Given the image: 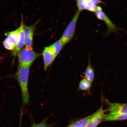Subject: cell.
<instances>
[{
  "label": "cell",
  "mask_w": 127,
  "mask_h": 127,
  "mask_svg": "<svg viewBox=\"0 0 127 127\" xmlns=\"http://www.w3.org/2000/svg\"><path fill=\"white\" fill-rule=\"evenodd\" d=\"M90 56H89L88 64L85 70V78L91 83L94 81L95 78V73L94 70L92 65L90 61Z\"/></svg>",
  "instance_id": "cell-11"
},
{
  "label": "cell",
  "mask_w": 127,
  "mask_h": 127,
  "mask_svg": "<svg viewBox=\"0 0 127 127\" xmlns=\"http://www.w3.org/2000/svg\"><path fill=\"white\" fill-rule=\"evenodd\" d=\"M36 24H35L30 26L24 25L25 45L27 48L33 49V36Z\"/></svg>",
  "instance_id": "cell-5"
},
{
  "label": "cell",
  "mask_w": 127,
  "mask_h": 127,
  "mask_svg": "<svg viewBox=\"0 0 127 127\" xmlns=\"http://www.w3.org/2000/svg\"><path fill=\"white\" fill-rule=\"evenodd\" d=\"M92 83L84 78L80 81L79 85V90L87 91L89 90L91 87Z\"/></svg>",
  "instance_id": "cell-16"
},
{
  "label": "cell",
  "mask_w": 127,
  "mask_h": 127,
  "mask_svg": "<svg viewBox=\"0 0 127 127\" xmlns=\"http://www.w3.org/2000/svg\"><path fill=\"white\" fill-rule=\"evenodd\" d=\"M24 24L23 16H22V20L19 27V36L18 43L15 49L13 52V55L14 56L17 54L18 52L23 48L24 46L25 45V36L24 33Z\"/></svg>",
  "instance_id": "cell-9"
},
{
  "label": "cell",
  "mask_w": 127,
  "mask_h": 127,
  "mask_svg": "<svg viewBox=\"0 0 127 127\" xmlns=\"http://www.w3.org/2000/svg\"><path fill=\"white\" fill-rule=\"evenodd\" d=\"M106 111L101 106L93 116L87 127H96L101 122L104 121Z\"/></svg>",
  "instance_id": "cell-8"
},
{
  "label": "cell",
  "mask_w": 127,
  "mask_h": 127,
  "mask_svg": "<svg viewBox=\"0 0 127 127\" xmlns=\"http://www.w3.org/2000/svg\"><path fill=\"white\" fill-rule=\"evenodd\" d=\"M30 66L18 67L16 77L21 90L23 106L29 104L30 94L28 89Z\"/></svg>",
  "instance_id": "cell-1"
},
{
  "label": "cell",
  "mask_w": 127,
  "mask_h": 127,
  "mask_svg": "<svg viewBox=\"0 0 127 127\" xmlns=\"http://www.w3.org/2000/svg\"><path fill=\"white\" fill-rule=\"evenodd\" d=\"M51 45L53 49L54 54L56 58L65 44L60 39Z\"/></svg>",
  "instance_id": "cell-14"
},
{
  "label": "cell",
  "mask_w": 127,
  "mask_h": 127,
  "mask_svg": "<svg viewBox=\"0 0 127 127\" xmlns=\"http://www.w3.org/2000/svg\"><path fill=\"white\" fill-rule=\"evenodd\" d=\"M41 55L33 50L24 48L17 54L18 55V67L30 66L35 60Z\"/></svg>",
  "instance_id": "cell-2"
},
{
  "label": "cell",
  "mask_w": 127,
  "mask_h": 127,
  "mask_svg": "<svg viewBox=\"0 0 127 127\" xmlns=\"http://www.w3.org/2000/svg\"><path fill=\"white\" fill-rule=\"evenodd\" d=\"M93 114L73 122L67 127H87L92 118Z\"/></svg>",
  "instance_id": "cell-12"
},
{
  "label": "cell",
  "mask_w": 127,
  "mask_h": 127,
  "mask_svg": "<svg viewBox=\"0 0 127 127\" xmlns=\"http://www.w3.org/2000/svg\"><path fill=\"white\" fill-rule=\"evenodd\" d=\"M49 117H46L42 122L38 124H36L33 122L31 127H47L48 125L47 124V122Z\"/></svg>",
  "instance_id": "cell-17"
},
{
  "label": "cell",
  "mask_w": 127,
  "mask_h": 127,
  "mask_svg": "<svg viewBox=\"0 0 127 127\" xmlns=\"http://www.w3.org/2000/svg\"><path fill=\"white\" fill-rule=\"evenodd\" d=\"M2 43L4 47L7 50H13L15 48L14 46L11 44L6 38L3 41Z\"/></svg>",
  "instance_id": "cell-18"
},
{
  "label": "cell",
  "mask_w": 127,
  "mask_h": 127,
  "mask_svg": "<svg viewBox=\"0 0 127 127\" xmlns=\"http://www.w3.org/2000/svg\"><path fill=\"white\" fill-rule=\"evenodd\" d=\"M5 35L7 36L6 38L15 48L18 43L19 36L18 28L15 31L8 32L5 33Z\"/></svg>",
  "instance_id": "cell-10"
},
{
  "label": "cell",
  "mask_w": 127,
  "mask_h": 127,
  "mask_svg": "<svg viewBox=\"0 0 127 127\" xmlns=\"http://www.w3.org/2000/svg\"><path fill=\"white\" fill-rule=\"evenodd\" d=\"M80 12L77 10L73 17L65 30L60 39L65 44L68 43L73 38L75 32L76 25L80 15Z\"/></svg>",
  "instance_id": "cell-3"
},
{
  "label": "cell",
  "mask_w": 127,
  "mask_h": 127,
  "mask_svg": "<svg viewBox=\"0 0 127 127\" xmlns=\"http://www.w3.org/2000/svg\"><path fill=\"white\" fill-rule=\"evenodd\" d=\"M78 10L80 12L85 9V1L84 0H79L77 1Z\"/></svg>",
  "instance_id": "cell-19"
},
{
  "label": "cell",
  "mask_w": 127,
  "mask_h": 127,
  "mask_svg": "<svg viewBox=\"0 0 127 127\" xmlns=\"http://www.w3.org/2000/svg\"><path fill=\"white\" fill-rule=\"evenodd\" d=\"M127 120V114L111 115L108 114L105 117L104 121H112Z\"/></svg>",
  "instance_id": "cell-13"
},
{
  "label": "cell",
  "mask_w": 127,
  "mask_h": 127,
  "mask_svg": "<svg viewBox=\"0 0 127 127\" xmlns=\"http://www.w3.org/2000/svg\"><path fill=\"white\" fill-rule=\"evenodd\" d=\"M95 13L97 18L100 20L103 21L105 23L107 27V33L108 34L112 33L117 32L121 29L112 23L110 19L103 11L102 8L98 6L97 9Z\"/></svg>",
  "instance_id": "cell-4"
},
{
  "label": "cell",
  "mask_w": 127,
  "mask_h": 127,
  "mask_svg": "<svg viewBox=\"0 0 127 127\" xmlns=\"http://www.w3.org/2000/svg\"><path fill=\"white\" fill-rule=\"evenodd\" d=\"M85 9L90 12H95L97 9L98 6L96 0H85Z\"/></svg>",
  "instance_id": "cell-15"
},
{
  "label": "cell",
  "mask_w": 127,
  "mask_h": 127,
  "mask_svg": "<svg viewBox=\"0 0 127 127\" xmlns=\"http://www.w3.org/2000/svg\"><path fill=\"white\" fill-rule=\"evenodd\" d=\"M20 125H20V127H20Z\"/></svg>",
  "instance_id": "cell-20"
},
{
  "label": "cell",
  "mask_w": 127,
  "mask_h": 127,
  "mask_svg": "<svg viewBox=\"0 0 127 127\" xmlns=\"http://www.w3.org/2000/svg\"><path fill=\"white\" fill-rule=\"evenodd\" d=\"M105 101L108 105L109 114L111 115L127 114V104L110 102L106 99Z\"/></svg>",
  "instance_id": "cell-6"
},
{
  "label": "cell",
  "mask_w": 127,
  "mask_h": 127,
  "mask_svg": "<svg viewBox=\"0 0 127 127\" xmlns=\"http://www.w3.org/2000/svg\"><path fill=\"white\" fill-rule=\"evenodd\" d=\"M42 55L44 61V69L46 71L56 58L52 45L44 48L43 51Z\"/></svg>",
  "instance_id": "cell-7"
}]
</instances>
